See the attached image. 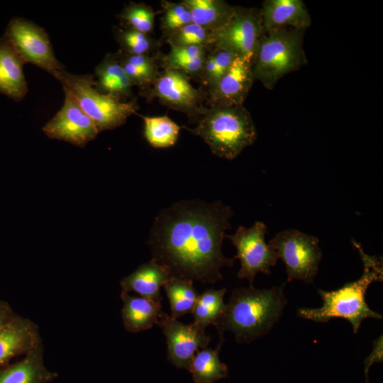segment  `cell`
<instances>
[{"instance_id": "1", "label": "cell", "mask_w": 383, "mask_h": 383, "mask_svg": "<svg viewBox=\"0 0 383 383\" xmlns=\"http://www.w3.org/2000/svg\"><path fill=\"white\" fill-rule=\"evenodd\" d=\"M233 214L231 207L221 201L174 203L152 223L148 241L152 258L167 267L172 277L217 282L222 279L221 268L232 267L235 261L222 252Z\"/></svg>"}, {"instance_id": "2", "label": "cell", "mask_w": 383, "mask_h": 383, "mask_svg": "<svg viewBox=\"0 0 383 383\" xmlns=\"http://www.w3.org/2000/svg\"><path fill=\"white\" fill-rule=\"evenodd\" d=\"M286 283L270 289L237 288L232 292L226 309L213 324L218 334L229 331L238 343H250L271 330L281 317L287 299Z\"/></svg>"}, {"instance_id": "3", "label": "cell", "mask_w": 383, "mask_h": 383, "mask_svg": "<svg viewBox=\"0 0 383 383\" xmlns=\"http://www.w3.org/2000/svg\"><path fill=\"white\" fill-rule=\"evenodd\" d=\"M352 243L359 252L363 264L362 276L335 290L317 289L323 305L319 308H299L297 315L318 323H326L335 318H344L350 323L353 333L356 334L364 319L382 318L381 314L368 306L365 295L372 282L383 281V262L382 257L365 253L361 245L355 240H352Z\"/></svg>"}, {"instance_id": "4", "label": "cell", "mask_w": 383, "mask_h": 383, "mask_svg": "<svg viewBox=\"0 0 383 383\" xmlns=\"http://www.w3.org/2000/svg\"><path fill=\"white\" fill-rule=\"evenodd\" d=\"M197 126L190 131L199 136L217 157L232 160L257 136L250 112L243 105L210 106L201 110Z\"/></svg>"}, {"instance_id": "5", "label": "cell", "mask_w": 383, "mask_h": 383, "mask_svg": "<svg viewBox=\"0 0 383 383\" xmlns=\"http://www.w3.org/2000/svg\"><path fill=\"white\" fill-rule=\"evenodd\" d=\"M305 32L292 28L264 31L252 65L254 80L273 89L283 77L306 65Z\"/></svg>"}, {"instance_id": "6", "label": "cell", "mask_w": 383, "mask_h": 383, "mask_svg": "<svg viewBox=\"0 0 383 383\" xmlns=\"http://www.w3.org/2000/svg\"><path fill=\"white\" fill-rule=\"evenodd\" d=\"M57 79L72 94L99 132L123 125L138 109L135 101H123L98 91L91 74H74L64 70Z\"/></svg>"}, {"instance_id": "7", "label": "cell", "mask_w": 383, "mask_h": 383, "mask_svg": "<svg viewBox=\"0 0 383 383\" xmlns=\"http://www.w3.org/2000/svg\"><path fill=\"white\" fill-rule=\"evenodd\" d=\"M285 265L287 282L299 279L313 283L322 258L319 240L295 229L277 233L268 243Z\"/></svg>"}, {"instance_id": "8", "label": "cell", "mask_w": 383, "mask_h": 383, "mask_svg": "<svg viewBox=\"0 0 383 383\" xmlns=\"http://www.w3.org/2000/svg\"><path fill=\"white\" fill-rule=\"evenodd\" d=\"M263 33L260 9L235 6L226 24L211 32V48L231 51L253 65Z\"/></svg>"}, {"instance_id": "9", "label": "cell", "mask_w": 383, "mask_h": 383, "mask_svg": "<svg viewBox=\"0 0 383 383\" xmlns=\"http://www.w3.org/2000/svg\"><path fill=\"white\" fill-rule=\"evenodd\" d=\"M267 228L265 223L256 221L250 228L240 226L233 235H226L237 250L235 259H239V279H247L250 287H253L255 275L262 272L270 274V268L279 259L277 251L265 241Z\"/></svg>"}, {"instance_id": "10", "label": "cell", "mask_w": 383, "mask_h": 383, "mask_svg": "<svg viewBox=\"0 0 383 383\" xmlns=\"http://www.w3.org/2000/svg\"><path fill=\"white\" fill-rule=\"evenodd\" d=\"M4 36L24 62H30L55 78L64 70L55 56L48 35L38 25L22 18L11 19Z\"/></svg>"}, {"instance_id": "11", "label": "cell", "mask_w": 383, "mask_h": 383, "mask_svg": "<svg viewBox=\"0 0 383 383\" xmlns=\"http://www.w3.org/2000/svg\"><path fill=\"white\" fill-rule=\"evenodd\" d=\"M63 89V106L43 126V131L50 138L64 140L77 146H84L95 139L99 131L72 94Z\"/></svg>"}, {"instance_id": "12", "label": "cell", "mask_w": 383, "mask_h": 383, "mask_svg": "<svg viewBox=\"0 0 383 383\" xmlns=\"http://www.w3.org/2000/svg\"><path fill=\"white\" fill-rule=\"evenodd\" d=\"M156 325L166 338L167 360L176 367L189 369L199 348H206L211 336L195 323L184 324L169 316L166 313L158 319Z\"/></svg>"}, {"instance_id": "13", "label": "cell", "mask_w": 383, "mask_h": 383, "mask_svg": "<svg viewBox=\"0 0 383 383\" xmlns=\"http://www.w3.org/2000/svg\"><path fill=\"white\" fill-rule=\"evenodd\" d=\"M151 94L165 105L191 116H199L201 93L190 83L188 75L181 71L164 69L152 82Z\"/></svg>"}, {"instance_id": "14", "label": "cell", "mask_w": 383, "mask_h": 383, "mask_svg": "<svg viewBox=\"0 0 383 383\" xmlns=\"http://www.w3.org/2000/svg\"><path fill=\"white\" fill-rule=\"evenodd\" d=\"M253 81L252 65L237 56L228 71L208 89L210 106L243 105Z\"/></svg>"}, {"instance_id": "15", "label": "cell", "mask_w": 383, "mask_h": 383, "mask_svg": "<svg viewBox=\"0 0 383 383\" xmlns=\"http://www.w3.org/2000/svg\"><path fill=\"white\" fill-rule=\"evenodd\" d=\"M41 342L38 326L17 315L0 329V367L14 357L28 354Z\"/></svg>"}, {"instance_id": "16", "label": "cell", "mask_w": 383, "mask_h": 383, "mask_svg": "<svg viewBox=\"0 0 383 383\" xmlns=\"http://www.w3.org/2000/svg\"><path fill=\"white\" fill-rule=\"evenodd\" d=\"M260 11L265 32L287 28L306 30L311 25L310 14L301 0H265Z\"/></svg>"}, {"instance_id": "17", "label": "cell", "mask_w": 383, "mask_h": 383, "mask_svg": "<svg viewBox=\"0 0 383 383\" xmlns=\"http://www.w3.org/2000/svg\"><path fill=\"white\" fill-rule=\"evenodd\" d=\"M170 277L168 269L152 258L121 280V292H135L142 297L161 302L160 288Z\"/></svg>"}, {"instance_id": "18", "label": "cell", "mask_w": 383, "mask_h": 383, "mask_svg": "<svg viewBox=\"0 0 383 383\" xmlns=\"http://www.w3.org/2000/svg\"><path fill=\"white\" fill-rule=\"evenodd\" d=\"M57 376L45 365L42 342L20 361L0 369V383H49Z\"/></svg>"}, {"instance_id": "19", "label": "cell", "mask_w": 383, "mask_h": 383, "mask_svg": "<svg viewBox=\"0 0 383 383\" xmlns=\"http://www.w3.org/2000/svg\"><path fill=\"white\" fill-rule=\"evenodd\" d=\"M24 63L7 38H0V93L14 101L21 100L28 91Z\"/></svg>"}, {"instance_id": "20", "label": "cell", "mask_w": 383, "mask_h": 383, "mask_svg": "<svg viewBox=\"0 0 383 383\" xmlns=\"http://www.w3.org/2000/svg\"><path fill=\"white\" fill-rule=\"evenodd\" d=\"M121 298L123 301L121 318L126 330L130 333H135L152 328L164 313L161 302L133 296L123 292Z\"/></svg>"}, {"instance_id": "21", "label": "cell", "mask_w": 383, "mask_h": 383, "mask_svg": "<svg viewBox=\"0 0 383 383\" xmlns=\"http://www.w3.org/2000/svg\"><path fill=\"white\" fill-rule=\"evenodd\" d=\"M96 88L103 94L120 98L129 96L133 86L116 55H107L95 70Z\"/></svg>"}, {"instance_id": "22", "label": "cell", "mask_w": 383, "mask_h": 383, "mask_svg": "<svg viewBox=\"0 0 383 383\" xmlns=\"http://www.w3.org/2000/svg\"><path fill=\"white\" fill-rule=\"evenodd\" d=\"M192 23L213 32L221 28L231 16L234 7L223 0H184Z\"/></svg>"}, {"instance_id": "23", "label": "cell", "mask_w": 383, "mask_h": 383, "mask_svg": "<svg viewBox=\"0 0 383 383\" xmlns=\"http://www.w3.org/2000/svg\"><path fill=\"white\" fill-rule=\"evenodd\" d=\"M219 335V342L215 349H202L194 357L188 370L192 373L195 383H213L227 377L228 366L219 359L224 338L223 334Z\"/></svg>"}, {"instance_id": "24", "label": "cell", "mask_w": 383, "mask_h": 383, "mask_svg": "<svg viewBox=\"0 0 383 383\" xmlns=\"http://www.w3.org/2000/svg\"><path fill=\"white\" fill-rule=\"evenodd\" d=\"M163 287L170 304L171 318L177 319L192 312L199 296L192 280L172 277Z\"/></svg>"}, {"instance_id": "25", "label": "cell", "mask_w": 383, "mask_h": 383, "mask_svg": "<svg viewBox=\"0 0 383 383\" xmlns=\"http://www.w3.org/2000/svg\"><path fill=\"white\" fill-rule=\"evenodd\" d=\"M163 59L164 69L181 71L199 77L210 48L201 46H170Z\"/></svg>"}, {"instance_id": "26", "label": "cell", "mask_w": 383, "mask_h": 383, "mask_svg": "<svg viewBox=\"0 0 383 383\" xmlns=\"http://www.w3.org/2000/svg\"><path fill=\"white\" fill-rule=\"evenodd\" d=\"M140 116L144 122V136L151 146L166 148L176 143L181 127L169 117Z\"/></svg>"}, {"instance_id": "27", "label": "cell", "mask_w": 383, "mask_h": 383, "mask_svg": "<svg viewBox=\"0 0 383 383\" xmlns=\"http://www.w3.org/2000/svg\"><path fill=\"white\" fill-rule=\"evenodd\" d=\"M226 288L221 289H209L199 294L192 311L194 323L202 329L213 325L226 309L223 296Z\"/></svg>"}, {"instance_id": "28", "label": "cell", "mask_w": 383, "mask_h": 383, "mask_svg": "<svg viewBox=\"0 0 383 383\" xmlns=\"http://www.w3.org/2000/svg\"><path fill=\"white\" fill-rule=\"evenodd\" d=\"M237 56L220 48H210L199 76L201 83L208 89L213 87L228 71Z\"/></svg>"}, {"instance_id": "29", "label": "cell", "mask_w": 383, "mask_h": 383, "mask_svg": "<svg viewBox=\"0 0 383 383\" xmlns=\"http://www.w3.org/2000/svg\"><path fill=\"white\" fill-rule=\"evenodd\" d=\"M170 46H201L211 48V32L194 23L167 35Z\"/></svg>"}, {"instance_id": "30", "label": "cell", "mask_w": 383, "mask_h": 383, "mask_svg": "<svg viewBox=\"0 0 383 383\" xmlns=\"http://www.w3.org/2000/svg\"><path fill=\"white\" fill-rule=\"evenodd\" d=\"M117 40L123 52L130 55H147L157 48V42L149 34L144 33L131 28L120 30Z\"/></svg>"}, {"instance_id": "31", "label": "cell", "mask_w": 383, "mask_h": 383, "mask_svg": "<svg viewBox=\"0 0 383 383\" xmlns=\"http://www.w3.org/2000/svg\"><path fill=\"white\" fill-rule=\"evenodd\" d=\"M121 20L128 28L149 34L154 27L155 13L151 7L142 3H132L120 14Z\"/></svg>"}, {"instance_id": "32", "label": "cell", "mask_w": 383, "mask_h": 383, "mask_svg": "<svg viewBox=\"0 0 383 383\" xmlns=\"http://www.w3.org/2000/svg\"><path fill=\"white\" fill-rule=\"evenodd\" d=\"M161 5L163 9L161 27L167 35L192 23L190 11L182 2L162 1Z\"/></svg>"}, {"instance_id": "33", "label": "cell", "mask_w": 383, "mask_h": 383, "mask_svg": "<svg viewBox=\"0 0 383 383\" xmlns=\"http://www.w3.org/2000/svg\"><path fill=\"white\" fill-rule=\"evenodd\" d=\"M382 335L373 341V349L365 360V373H367L370 366L374 362H382L383 358Z\"/></svg>"}, {"instance_id": "34", "label": "cell", "mask_w": 383, "mask_h": 383, "mask_svg": "<svg viewBox=\"0 0 383 383\" xmlns=\"http://www.w3.org/2000/svg\"><path fill=\"white\" fill-rule=\"evenodd\" d=\"M16 316L17 314L6 301L0 300V329L11 321Z\"/></svg>"}, {"instance_id": "35", "label": "cell", "mask_w": 383, "mask_h": 383, "mask_svg": "<svg viewBox=\"0 0 383 383\" xmlns=\"http://www.w3.org/2000/svg\"><path fill=\"white\" fill-rule=\"evenodd\" d=\"M366 383H368V379H366Z\"/></svg>"}]
</instances>
